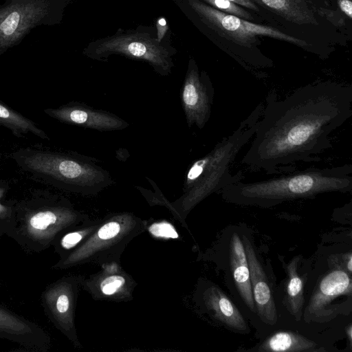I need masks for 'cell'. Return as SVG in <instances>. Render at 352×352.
Segmentation results:
<instances>
[{
	"label": "cell",
	"instance_id": "6da1fadb",
	"mask_svg": "<svg viewBox=\"0 0 352 352\" xmlns=\"http://www.w3.org/2000/svg\"><path fill=\"white\" fill-rule=\"evenodd\" d=\"M265 101L241 164L267 174L320 161L316 155L332 147L329 135L352 116V87L333 82L305 85L280 100L272 89Z\"/></svg>",
	"mask_w": 352,
	"mask_h": 352
},
{
	"label": "cell",
	"instance_id": "7a4b0ae2",
	"mask_svg": "<svg viewBox=\"0 0 352 352\" xmlns=\"http://www.w3.org/2000/svg\"><path fill=\"white\" fill-rule=\"evenodd\" d=\"M351 190L352 165L346 164L331 168L296 169L254 182L239 181L226 186L219 194L231 204L267 208L285 201L313 199L327 192L346 193Z\"/></svg>",
	"mask_w": 352,
	"mask_h": 352
},
{
	"label": "cell",
	"instance_id": "3957f363",
	"mask_svg": "<svg viewBox=\"0 0 352 352\" xmlns=\"http://www.w3.org/2000/svg\"><path fill=\"white\" fill-rule=\"evenodd\" d=\"M263 107V103H259L231 134L191 164L185 176L184 194L171 203L175 217L183 226L187 228L185 219L199 202L244 178L241 170L232 175L230 168L240 150L254 136Z\"/></svg>",
	"mask_w": 352,
	"mask_h": 352
},
{
	"label": "cell",
	"instance_id": "277c9868",
	"mask_svg": "<svg viewBox=\"0 0 352 352\" xmlns=\"http://www.w3.org/2000/svg\"><path fill=\"white\" fill-rule=\"evenodd\" d=\"M10 156L34 180L67 191L96 195L113 184L109 171L96 158L76 152L27 147Z\"/></svg>",
	"mask_w": 352,
	"mask_h": 352
},
{
	"label": "cell",
	"instance_id": "5b68a950",
	"mask_svg": "<svg viewBox=\"0 0 352 352\" xmlns=\"http://www.w3.org/2000/svg\"><path fill=\"white\" fill-rule=\"evenodd\" d=\"M148 221L129 212H111L100 219L91 235L77 248L56 264L68 268L91 263L103 264L120 261L126 245L146 230Z\"/></svg>",
	"mask_w": 352,
	"mask_h": 352
},
{
	"label": "cell",
	"instance_id": "8992f818",
	"mask_svg": "<svg viewBox=\"0 0 352 352\" xmlns=\"http://www.w3.org/2000/svg\"><path fill=\"white\" fill-rule=\"evenodd\" d=\"M91 58L102 60L112 54L142 60L161 76H168L174 66L170 51L148 34L133 32L118 33L98 41L85 50Z\"/></svg>",
	"mask_w": 352,
	"mask_h": 352
},
{
	"label": "cell",
	"instance_id": "52a82bcc",
	"mask_svg": "<svg viewBox=\"0 0 352 352\" xmlns=\"http://www.w3.org/2000/svg\"><path fill=\"white\" fill-rule=\"evenodd\" d=\"M191 8L201 21L221 37L239 45L252 48L258 36H268L304 47L308 43L273 27L257 24L219 11L200 0H188Z\"/></svg>",
	"mask_w": 352,
	"mask_h": 352
},
{
	"label": "cell",
	"instance_id": "ba28073f",
	"mask_svg": "<svg viewBox=\"0 0 352 352\" xmlns=\"http://www.w3.org/2000/svg\"><path fill=\"white\" fill-rule=\"evenodd\" d=\"M58 0H5L0 6V55L36 26L55 22Z\"/></svg>",
	"mask_w": 352,
	"mask_h": 352
},
{
	"label": "cell",
	"instance_id": "9c48e42d",
	"mask_svg": "<svg viewBox=\"0 0 352 352\" xmlns=\"http://www.w3.org/2000/svg\"><path fill=\"white\" fill-rule=\"evenodd\" d=\"M336 264L320 277L312 292L302 314L307 322H326L351 311V274L342 262Z\"/></svg>",
	"mask_w": 352,
	"mask_h": 352
},
{
	"label": "cell",
	"instance_id": "30bf717a",
	"mask_svg": "<svg viewBox=\"0 0 352 352\" xmlns=\"http://www.w3.org/2000/svg\"><path fill=\"white\" fill-rule=\"evenodd\" d=\"M218 253L223 258L226 279L230 289L251 314H256L250 279L247 255L241 231L236 226L227 229L218 245Z\"/></svg>",
	"mask_w": 352,
	"mask_h": 352
},
{
	"label": "cell",
	"instance_id": "8fae6325",
	"mask_svg": "<svg viewBox=\"0 0 352 352\" xmlns=\"http://www.w3.org/2000/svg\"><path fill=\"white\" fill-rule=\"evenodd\" d=\"M214 88L205 72H200L193 59L188 69L181 89L182 109L188 128L195 125L202 129L211 116Z\"/></svg>",
	"mask_w": 352,
	"mask_h": 352
},
{
	"label": "cell",
	"instance_id": "7c38bea8",
	"mask_svg": "<svg viewBox=\"0 0 352 352\" xmlns=\"http://www.w3.org/2000/svg\"><path fill=\"white\" fill-rule=\"evenodd\" d=\"M89 219L87 214L74 209L68 200L62 198L52 205L31 211L27 215L25 228L33 239L50 241Z\"/></svg>",
	"mask_w": 352,
	"mask_h": 352
},
{
	"label": "cell",
	"instance_id": "4fadbf2b",
	"mask_svg": "<svg viewBox=\"0 0 352 352\" xmlns=\"http://www.w3.org/2000/svg\"><path fill=\"white\" fill-rule=\"evenodd\" d=\"M197 306L216 323L234 333L248 334V324L236 305L216 284L199 281L194 294Z\"/></svg>",
	"mask_w": 352,
	"mask_h": 352
},
{
	"label": "cell",
	"instance_id": "5bb4252c",
	"mask_svg": "<svg viewBox=\"0 0 352 352\" xmlns=\"http://www.w3.org/2000/svg\"><path fill=\"white\" fill-rule=\"evenodd\" d=\"M101 270L84 278L82 288L95 300L126 302L133 299L137 282L120 261L102 265Z\"/></svg>",
	"mask_w": 352,
	"mask_h": 352
},
{
	"label": "cell",
	"instance_id": "9a60e30c",
	"mask_svg": "<svg viewBox=\"0 0 352 352\" xmlns=\"http://www.w3.org/2000/svg\"><path fill=\"white\" fill-rule=\"evenodd\" d=\"M85 276L63 278L47 290L45 300L58 327L77 347H81L75 327L76 301Z\"/></svg>",
	"mask_w": 352,
	"mask_h": 352
},
{
	"label": "cell",
	"instance_id": "2e32d148",
	"mask_svg": "<svg viewBox=\"0 0 352 352\" xmlns=\"http://www.w3.org/2000/svg\"><path fill=\"white\" fill-rule=\"evenodd\" d=\"M241 238L247 255L256 315L265 324L275 325L278 320L277 309L265 269L248 232L241 231Z\"/></svg>",
	"mask_w": 352,
	"mask_h": 352
},
{
	"label": "cell",
	"instance_id": "e0dca14e",
	"mask_svg": "<svg viewBox=\"0 0 352 352\" xmlns=\"http://www.w3.org/2000/svg\"><path fill=\"white\" fill-rule=\"evenodd\" d=\"M44 112L62 123L99 131H120L129 126V122L113 113L78 101H72L57 108H48Z\"/></svg>",
	"mask_w": 352,
	"mask_h": 352
},
{
	"label": "cell",
	"instance_id": "ac0fdd59",
	"mask_svg": "<svg viewBox=\"0 0 352 352\" xmlns=\"http://www.w3.org/2000/svg\"><path fill=\"white\" fill-rule=\"evenodd\" d=\"M297 25H318V12L309 0H251Z\"/></svg>",
	"mask_w": 352,
	"mask_h": 352
},
{
	"label": "cell",
	"instance_id": "d6986e66",
	"mask_svg": "<svg viewBox=\"0 0 352 352\" xmlns=\"http://www.w3.org/2000/svg\"><path fill=\"white\" fill-rule=\"evenodd\" d=\"M247 351L259 352H313L324 351L303 335L292 331H278Z\"/></svg>",
	"mask_w": 352,
	"mask_h": 352
},
{
	"label": "cell",
	"instance_id": "ffe728a7",
	"mask_svg": "<svg viewBox=\"0 0 352 352\" xmlns=\"http://www.w3.org/2000/svg\"><path fill=\"white\" fill-rule=\"evenodd\" d=\"M300 258L294 257L285 267L287 284L285 303L288 311L296 320L302 318L305 305L304 279L298 273Z\"/></svg>",
	"mask_w": 352,
	"mask_h": 352
},
{
	"label": "cell",
	"instance_id": "44dd1931",
	"mask_svg": "<svg viewBox=\"0 0 352 352\" xmlns=\"http://www.w3.org/2000/svg\"><path fill=\"white\" fill-rule=\"evenodd\" d=\"M0 126L9 129L13 135L22 138L28 133L43 140H48L47 133L29 118L23 116L0 100Z\"/></svg>",
	"mask_w": 352,
	"mask_h": 352
},
{
	"label": "cell",
	"instance_id": "7402d4cb",
	"mask_svg": "<svg viewBox=\"0 0 352 352\" xmlns=\"http://www.w3.org/2000/svg\"><path fill=\"white\" fill-rule=\"evenodd\" d=\"M100 219L89 220L67 230L58 241V249L63 258L80 245L94 231Z\"/></svg>",
	"mask_w": 352,
	"mask_h": 352
},
{
	"label": "cell",
	"instance_id": "603a6c76",
	"mask_svg": "<svg viewBox=\"0 0 352 352\" xmlns=\"http://www.w3.org/2000/svg\"><path fill=\"white\" fill-rule=\"evenodd\" d=\"M0 331L11 335H23L32 330L25 321L0 308Z\"/></svg>",
	"mask_w": 352,
	"mask_h": 352
},
{
	"label": "cell",
	"instance_id": "cb8c5ba5",
	"mask_svg": "<svg viewBox=\"0 0 352 352\" xmlns=\"http://www.w3.org/2000/svg\"><path fill=\"white\" fill-rule=\"evenodd\" d=\"M211 7L246 20H253L252 15L243 7L228 0H203Z\"/></svg>",
	"mask_w": 352,
	"mask_h": 352
},
{
	"label": "cell",
	"instance_id": "d4e9b609",
	"mask_svg": "<svg viewBox=\"0 0 352 352\" xmlns=\"http://www.w3.org/2000/svg\"><path fill=\"white\" fill-rule=\"evenodd\" d=\"M146 230L156 238L175 239L179 236L175 227L166 220L156 221L150 225L147 223Z\"/></svg>",
	"mask_w": 352,
	"mask_h": 352
},
{
	"label": "cell",
	"instance_id": "484cf974",
	"mask_svg": "<svg viewBox=\"0 0 352 352\" xmlns=\"http://www.w3.org/2000/svg\"><path fill=\"white\" fill-rule=\"evenodd\" d=\"M156 28H157V40L158 42L161 43L162 40L164 37L165 34L167 33L168 30V25L166 19L163 17H160L157 19L156 22Z\"/></svg>",
	"mask_w": 352,
	"mask_h": 352
},
{
	"label": "cell",
	"instance_id": "4316f807",
	"mask_svg": "<svg viewBox=\"0 0 352 352\" xmlns=\"http://www.w3.org/2000/svg\"><path fill=\"white\" fill-rule=\"evenodd\" d=\"M338 5L340 10L349 19L352 18L351 0H338Z\"/></svg>",
	"mask_w": 352,
	"mask_h": 352
},
{
	"label": "cell",
	"instance_id": "83f0119b",
	"mask_svg": "<svg viewBox=\"0 0 352 352\" xmlns=\"http://www.w3.org/2000/svg\"><path fill=\"white\" fill-rule=\"evenodd\" d=\"M232 3H234L241 7H245L252 10L258 12L259 11L258 6L254 2L251 0H228Z\"/></svg>",
	"mask_w": 352,
	"mask_h": 352
},
{
	"label": "cell",
	"instance_id": "f1b7e54d",
	"mask_svg": "<svg viewBox=\"0 0 352 352\" xmlns=\"http://www.w3.org/2000/svg\"><path fill=\"white\" fill-rule=\"evenodd\" d=\"M342 264L345 270L350 274H352V254L349 252L342 257Z\"/></svg>",
	"mask_w": 352,
	"mask_h": 352
},
{
	"label": "cell",
	"instance_id": "f546056e",
	"mask_svg": "<svg viewBox=\"0 0 352 352\" xmlns=\"http://www.w3.org/2000/svg\"><path fill=\"white\" fill-rule=\"evenodd\" d=\"M1 182V181H0V214L5 213L6 211V207L1 204V201L7 190L6 184Z\"/></svg>",
	"mask_w": 352,
	"mask_h": 352
},
{
	"label": "cell",
	"instance_id": "4dcf8cb0",
	"mask_svg": "<svg viewBox=\"0 0 352 352\" xmlns=\"http://www.w3.org/2000/svg\"><path fill=\"white\" fill-rule=\"evenodd\" d=\"M352 327L351 324H350L346 328V333L349 338V342L350 346H351V342H352ZM350 346V347H351Z\"/></svg>",
	"mask_w": 352,
	"mask_h": 352
}]
</instances>
